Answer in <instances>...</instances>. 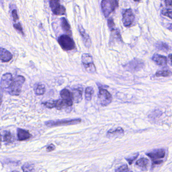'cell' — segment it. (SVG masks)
Returning <instances> with one entry per match:
<instances>
[{
    "instance_id": "1",
    "label": "cell",
    "mask_w": 172,
    "mask_h": 172,
    "mask_svg": "<svg viewBox=\"0 0 172 172\" xmlns=\"http://www.w3.org/2000/svg\"><path fill=\"white\" fill-rule=\"evenodd\" d=\"M25 79L22 76H17L13 78L10 87L7 90L8 93L13 96L19 95L21 91V88Z\"/></svg>"
},
{
    "instance_id": "2",
    "label": "cell",
    "mask_w": 172,
    "mask_h": 172,
    "mask_svg": "<svg viewBox=\"0 0 172 172\" xmlns=\"http://www.w3.org/2000/svg\"><path fill=\"white\" fill-rule=\"evenodd\" d=\"M118 6L117 0H102L101 9L106 18H108Z\"/></svg>"
},
{
    "instance_id": "3",
    "label": "cell",
    "mask_w": 172,
    "mask_h": 172,
    "mask_svg": "<svg viewBox=\"0 0 172 172\" xmlns=\"http://www.w3.org/2000/svg\"><path fill=\"white\" fill-rule=\"evenodd\" d=\"M58 43L61 47L65 51H71L75 48V43L74 40L68 35H61L59 38Z\"/></svg>"
},
{
    "instance_id": "4",
    "label": "cell",
    "mask_w": 172,
    "mask_h": 172,
    "mask_svg": "<svg viewBox=\"0 0 172 172\" xmlns=\"http://www.w3.org/2000/svg\"><path fill=\"white\" fill-rule=\"evenodd\" d=\"M83 65L86 71L90 74H93L96 72V68L93 63V57L89 53H83L81 57Z\"/></svg>"
},
{
    "instance_id": "5",
    "label": "cell",
    "mask_w": 172,
    "mask_h": 172,
    "mask_svg": "<svg viewBox=\"0 0 172 172\" xmlns=\"http://www.w3.org/2000/svg\"><path fill=\"white\" fill-rule=\"evenodd\" d=\"M145 63L143 61L138 59H134L127 64L124 65V68L127 70L131 72H135L140 70L143 68Z\"/></svg>"
},
{
    "instance_id": "6",
    "label": "cell",
    "mask_w": 172,
    "mask_h": 172,
    "mask_svg": "<svg viewBox=\"0 0 172 172\" xmlns=\"http://www.w3.org/2000/svg\"><path fill=\"white\" fill-rule=\"evenodd\" d=\"M80 118L71 119V120H63L49 121L46 122V125L48 127H55L59 126L70 125H76L81 123Z\"/></svg>"
},
{
    "instance_id": "7",
    "label": "cell",
    "mask_w": 172,
    "mask_h": 172,
    "mask_svg": "<svg viewBox=\"0 0 172 172\" xmlns=\"http://www.w3.org/2000/svg\"><path fill=\"white\" fill-rule=\"evenodd\" d=\"M98 98L100 103L103 107L107 106L112 102V97L110 93L103 88L99 87Z\"/></svg>"
},
{
    "instance_id": "8",
    "label": "cell",
    "mask_w": 172,
    "mask_h": 172,
    "mask_svg": "<svg viewBox=\"0 0 172 172\" xmlns=\"http://www.w3.org/2000/svg\"><path fill=\"white\" fill-rule=\"evenodd\" d=\"M50 6L52 12L56 15H63L65 14V8L61 5L60 0H50Z\"/></svg>"
},
{
    "instance_id": "9",
    "label": "cell",
    "mask_w": 172,
    "mask_h": 172,
    "mask_svg": "<svg viewBox=\"0 0 172 172\" xmlns=\"http://www.w3.org/2000/svg\"><path fill=\"white\" fill-rule=\"evenodd\" d=\"M134 14L131 9H126L123 13L122 21L124 26L126 27L131 26L134 22Z\"/></svg>"
},
{
    "instance_id": "10",
    "label": "cell",
    "mask_w": 172,
    "mask_h": 172,
    "mask_svg": "<svg viewBox=\"0 0 172 172\" xmlns=\"http://www.w3.org/2000/svg\"><path fill=\"white\" fill-rule=\"evenodd\" d=\"M13 80V78L12 77V74L8 73L4 74L0 82L1 87L3 90L7 91L12 83Z\"/></svg>"
},
{
    "instance_id": "11",
    "label": "cell",
    "mask_w": 172,
    "mask_h": 172,
    "mask_svg": "<svg viewBox=\"0 0 172 172\" xmlns=\"http://www.w3.org/2000/svg\"><path fill=\"white\" fill-rule=\"evenodd\" d=\"M146 155L150 157L152 160V162L155 160H160V158H163L165 156V151L163 149H157L152 152L146 153Z\"/></svg>"
},
{
    "instance_id": "12",
    "label": "cell",
    "mask_w": 172,
    "mask_h": 172,
    "mask_svg": "<svg viewBox=\"0 0 172 172\" xmlns=\"http://www.w3.org/2000/svg\"><path fill=\"white\" fill-rule=\"evenodd\" d=\"M78 29H79V33H80L81 36H82L83 41L85 44V46L86 48H90L91 45V39L90 38V36L86 33L84 28L81 25H79Z\"/></svg>"
},
{
    "instance_id": "13",
    "label": "cell",
    "mask_w": 172,
    "mask_h": 172,
    "mask_svg": "<svg viewBox=\"0 0 172 172\" xmlns=\"http://www.w3.org/2000/svg\"><path fill=\"white\" fill-rule=\"evenodd\" d=\"M124 130L121 127H118L115 130H110L107 132V136L109 138H117L123 136Z\"/></svg>"
},
{
    "instance_id": "14",
    "label": "cell",
    "mask_w": 172,
    "mask_h": 172,
    "mask_svg": "<svg viewBox=\"0 0 172 172\" xmlns=\"http://www.w3.org/2000/svg\"><path fill=\"white\" fill-rule=\"evenodd\" d=\"M152 60L156 64L160 66H165L167 64V59L163 56L155 53L152 58Z\"/></svg>"
},
{
    "instance_id": "15",
    "label": "cell",
    "mask_w": 172,
    "mask_h": 172,
    "mask_svg": "<svg viewBox=\"0 0 172 172\" xmlns=\"http://www.w3.org/2000/svg\"><path fill=\"white\" fill-rule=\"evenodd\" d=\"M13 57L12 54L5 48L0 47V60L3 62H9Z\"/></svg>"
},
{
    "instance_id": "16",
    "label": "cell",
    "mask_w": 172,
    "mask_h": 172,
    "mask_svg": "<svg viewBox=\"0 0 172 172\" xmlns=\"http://www.w3.org/2000/svg\"><path fill=\"white\" fill-rule=\"evenodd\" d=\"M72 95V98L76 103H78L81 101L82 99V90L80 88H75L73 90Z\"/></svg>"
},
{
    "instance_id": "17",
    "label": "cell",
    "mask_w": 172,
    "mask_h": 172,
    "mask_svg": "<svg viewBox=\"0 0 172 172\" xmlns=\"http://www.w3.org/2000/svg\"><path fill=\"white\" fill-rule=\"evenodd\" d=\"M18 139L20 141L28 139L31 137V135L28 131L23 129L18 128L17 129Z\"/></svg>"
},
{
    "instance_id": "18",
    "label": "cell",
    "mask_w": 172,
    "mask_h": 172,
    "mask_svg": "<svg viewBox=\"0 0 172 172\" xmlns=\"http://www.w3.org/2000/svg\"><path fill=\"white\" fill-rule=\"evenodd\" d=\"M150 164V161L146 158H141L136 163V165L142 170H146Z\"/></svg>"
},
{
    "instance_id": "19",
    "label": "cell",
    "mask_w": 172,
    "mask_h": 172,
    "mask_svg": "<svg viewBox=\"0 0 172 172\" xmlns=\"http://www.w3.org/2000/svg\"><path fill=\"white\" fill-rule=\"evenodd\" d=\"M155 47L157 50L165 52H169L171 50V47L169 46V45L163 41H158L155 43Z\"/></svg>"
},
{
    "instance_id": "20",
    "label": "cell",
    "mask_w": 172,
    "mask_h": 172,
    "mask_svg": "<svg viewBox=\"0 0 172 172\" xmlns=\"http://www.w3.org/2000/svg\"><path fill=\"white\" fill-rule=\"evenodd\" d=\"M61 25L62 28L65 33L70 34L71 33V30L70 25H69V23L68 22L67 19L65 18L62 17L61 19Z\"/></svg>"
},
{
    "instance_id": "21",
    "label": "cell",
    "mask_w": 172,
    "mask_h": 172,
    "mask_svg": "<svg viewBox=\"0 0 172 172\" xmlns=\"http://www.w3.org/2000/svg\"><path fill=\"white\" fill-rule=\"evenodd\" d=\"M35 93L36 95H43L45 93L46 89H45V86L42 84H36V85L35 86Z\"/></svg>"
},
{
    "instance_id": "22",
    "label": "cell",
    "mask_w": 172,
    "mask_h": 172,
    "mask_svg": "<svg viewBox=\"0 0 172 172\" xmlns=\"http://www.w3.org/2000/svg\"><path fill=\"white\" fill-rule=\"evenodd\" d=\"M60 95L63 99L66 100H72V93L69 90L64 89L60 92Z\"/></svg>"
},
{
    "instance_id": "23",
    "label": "cell",
    "mask_w": 172,
    "mask_h": 172,
    "mask_svg": "<svg viewBox=\"0 0 172 172\" xmlns=\"http://www.w3.org/2000/svg\"><path fill=\"white\" fill-rule=\"evenodd\" d=\"M94 90L92 87H88L86 88L85 91V98L87 101H90L93 98Z\"/></svg>"
},
{
    "instance_id": "24",
    "label": "cell",
    "mask_w": 172,
    "mask_h": 172,
    "mask_svg": "<svg viewBox=\"0 0 172 172\" xmlns=\"http://www.w3.org/2000/svg\"><path fill=\"white\" fill-rule=\"evenodd\" d=\"M172 72L170 70H160L158 71L155 73V76L157 77H169L171 76Z\"/></svg>"
},
{
    "instance_id": "25",
    "label": "cell",
    "mask_w": 172,
    "mask_h": 172,
    "mask_svg": "<svg viewBox=\"0 0 172 172\" xmlns=\"http://www.w3.org/2000/svg\"><path fill=\"white\" fill-rule=\"evenodd\" d=\"M14 136L12 135L9 131H6L4 134V140L7 143H11L14 141Z\"/></svg>"
},
{
    "instance_id": "26",
    "label": "cell",
    "mask_w": 172,
    "mask_h": 172,
    "mask_svg": "<svg viewBox=\"0 0 172 172\" xmlns=\"http://www.w3.org/2000/svg\"><path fill=\"white\" fill-rule=\"evenodd\" d=\"M172 11L171 8H165V9H163L162 11V14L163 15L169 17L170 19H172Z\"/></svg>"
},
{
    "instance_id": "27",
    "label": "cell",
    "mask_w": 172,
    "mask_h": 172,
    "mask_svg": "<svg viewBox=\"0 0 172 172\" xmlns=\"http://www.w3.org/2000/svg\"><path fill=\"white\" fill-rule=\"evenodd\" d=\"M108 26L111 31H114L115 30V24L114 23V20L112 18H110L108 20Z\"/></svg>"
},
{
    "instance_id": "28",
    "label": "cell",
    "mask_w": 172,
    "mask_h": 172,
    "mask_svg": "<svg viewBox=\"0 0 172 172\" xmlns=\"http://www.w3.org/2000/svg\"><path fill=\"white\" fill-rule=\"evenodd\" d=\"M138 155H139V153H135V155H132V157L128 158H125V159L128 162L129 165H131L134 162V160H135L136 158H137Z\"/></svg>"
},
{
    "instance_id": "29",
    "label": "cell",
    "mask_w": 172,
    "mask_h": 172,
    "mask_svg": "<svg viewBox=\"0 0 172 172\" xmlns=\"http://www.w3.org/2000/svg\"><path fill=\"white\" fill-rule=\"evenodd\" d=\"M129 169H128V167L127 165H124L118 168V169L116 170V172H127V171H129Z\"/></svg>"
},
{
    "instance_id": "30",
    "label": "cell",
    "mask_w": 172,
    "mask_h": 172,
    "mask_svg": "<svg viewBox=\"0 0 172 172\" xmlns=\"http://www.w3.org/2000/svg\"><path fill=\"white\" fill-rule=\"evenodd\" d=\"M33 165H24L22 167V170L24 172H31L33 171Z\"/></svg>"
},
{
    "instance_id": "31",
    "label": "cell",
    "mask_w": 172,
    "mask_h": 172,
    "mask_svg": "<svg viewBox=\"0 0 172 172\" xmlns=\"http://www.w3.org/2000/svg\"><path fill=\"white\" fill-rule=\"evenodd\" d=\"M13 27L16 29H17L19 32H20L21 33H22L23 35L22 27V26H21V25L20 23H17V24H14V25H13Z\"/></svg>"
},
{
    "instance_id": "32",
    "label": "cell",
    "mask_w": 172,
    "mask_h": 172,
    "mask_svg": "<svg viewBox=\"0 0 172 172\" xmlns=\"http://www.w3.org/2000/svg\"><path fill=\"white\" fill-rule=\"evenodd\" d=\"M12 15L14 21L18 20L19 19V17H18V16L17 12L16 10H13L12 11Z\"/></svg>"
},
{
    "instance_id": "33",
    "label": "cell",
    "mask_w": 172,
    "mask_h": 172,
    "mask_svg": "<svg viewBox=\"0 0 172 172\" xmlns=\"http://www.w3.org/2000/svg\"><path fill=\"white\" fill-rule=\"evenodd\" d=\"M55 149V146L53 144L50 145L49 146H48L47 148V151L48 152H52Z\"/></svg>"
},
{
    "instance_id": "34",
    "label": "cell",
    "mask_w": 172,
    "mask_h": 172,
    "mask_svg": "<svg viewBox=\"0 0 172 172\" xmlns=\"http://www.w3.org/2000/svg\"><path fill=\"white\" fill-rule=\"evenodd\" d=\"M166 5L171 7L172 6V0H165Z\"/></svg>"
},
{
    "instance_id": "35",
    "label": "cell",
    "mask_w": 172,
    "mask_h": 172,
    "mask_svg": "<svg viewBox=\"0 0 172 172\" xmlns=\"http://www.w3.org/2000/svg\"><path fill=\"white\" fill-rule=\"evenodd\" d=\"M2 103V94L1 92H0V106L1 105Z\"/></svg>"
},
{
    "instance_id": "36",
    "label": "cell",
    "mask_w": 172,
    "mask_h": 172,
    "mask_svg": "<svg viewBox=\"0 0 172 172\" xmlns=\"http://www.w3.org/2000/svg\"><path fill=\"white\" fill-rule=\"evenodd\" d=\"M169 60H170V64L171 65V53L169 55Z\"/></svg>"
},
{
    "instance_id": "37",
    "label": "cell",
    "mask_w": 172,
    "mask_h": 172,
    "mask_svg": "<svg viewBox=\"0 0 172 172\" xmlns=\"http://www.w3.org/2000/svg\"><path fill=\"white\" fill-rule=\"evenodd\" d=\"M1 135L0 134V146H1Z\"/></svg>"
},
{
    "instance_id": "38",
    "label": "cell",
    "mask_w": 172,
    "mask_h": 172,
    "mask_svg": "<svg viewBox=\"0 0 172 172\" xmlns=\"http://www.w3.org/2000/svg\"><path fill=\"white\" fill-rule=\"evenodd\" d=\"M135 2H139L140 0H133Z\"/></svg>"
}]
</instances>
